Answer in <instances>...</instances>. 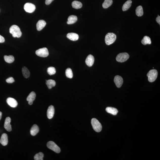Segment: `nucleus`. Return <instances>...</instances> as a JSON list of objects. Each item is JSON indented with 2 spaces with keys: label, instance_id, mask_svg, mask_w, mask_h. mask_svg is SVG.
<instances>
[{
  "label": "nucleus",
  "instance_id": "1",
  "mask_svg": "<svg viewBox=\"0 0 160 160\" xmlns=\"http://www.w3.org/2000/svg\"><path fill=\"white\" fill-rule=\"evenodd\" d=\"M10 32L14 37L19 38L21 36L22 32L20 28L16 25H13L10 27L9 29Z\"/></svg>",
  "mask_w": 160,
  "mask_h": 160
},
{
  "label": "nucleus",
  "instance_id": "2",
  "mask_svg": "<svg viewBox=\"0 0 160 160\" xmlns=\"http://www.w3.org/2000/svg\"><path fill=\"white\" fill-rule=\"evenodd\" d=\"M116 37L115 34L113 33H109L105 36V42L106 44L107 45L113 44L116 39Z\"/></svg>",
  "mask_w": 160,
  "mask_h": 160
},
{
  "label": "nucleus",
  "instance_id": "3",
  "mask_svg": "<svg viewBox=\"0 0 160 160\" xmlns=\"http://www.w3.org/2000/svg\"><path fill=\"white\" fill-rule=\"evenodd\" d=\"M91 123L95 131L97 132H99L101 131L102 126L101 124L97 119L95 118H92L91 120Z\"/></svg>",
  "mask_w": 160,
  "mask_h": 160
},
{
  "label": "nucleus",
  "instance_id": "4",
  "mask_svg": "<svg viewBox=\"0 0 160 160\" xmlns=\"http://www.w3.org/2000/svg\"><path fill=\"white\" fill-rule=\"evenodd\" d=\"M158 72L156 69H152L150 70L148 72L147 76L148 80L149 82L152 83L155 81L157 77Z\"/></svg>",
  "mask_w": 160,
  "mask_h": 160
},
{
  "label": "nucleus",
  "instance_id": "5",
  "mask_svg": "<svg viewBox=\"0 0 160 160\" xmlns=\"http://www.w3.org/2000/svg\"><path fill=\"white\" fill-rule=\"evenodd\" d=\"M35 53L37 56L42 57H47L49 55L48 50L46 47L38 49L36 51Z\"/></svg>",
  "mask_w": 160,
  "mask_h": 160
},
{
  "label": "nucleus",
  "instance_id": "6",
  "mask_svg": "<svg viewBox=\"0 0 160 160\" xmlns=\"http://www.w3.org/2000/svg\"><path fill=\"white\" fill-rule=\"evenodd\" d=\"M129 58V55L127 53H119L116 58V60L119 62H123L127 60Z\"/></svg>",
  "mask_w": 160,
  "mask_h": 160
},
{
  "label": "nucleus",
  "instance_id": "7",
  "mask_svg": "<svg viewBox=\"0 0 160 160\" xmlns=\"http://www.w3.org/2000/svg\"><path fill=\"white\" fill-rule=\"evenodd\" d=\"M47 145L49 149L56 153H59L61 152L60 148L53 141H49L47 143Z\"/></svg>",
  "mask_w": 160,
  "mask_h": 160
},
{
  "label": "nucleus",
  "instance_id": "8",
  "mask_svg": "<svg viewBox=\"0 0 160 160\" xmlns=\"http://www.w3.org/2000/svg\"><path fill=\"white\" fill-rule=\"evenodd\" d=\"M24 9L27 12L31 13L35 11L36 7L33 4L30 3H27L25 4Z\"/></svg>",
  "mask_w": 160,
  "mask_h": 160
},
{
  "label": "nucleus",
  "instance_id": "9",
  "mask_svg": "<svg viewBox=\"0 0 160 160\" xmlns=\"http://www.w3.org/2000/svg\"><path fill=\"white\" fill-rule=\"evenodd\" d=\"M114 81L116 86L118 88L121 87L123 83V79L122 77L119 75L115 76Z\"/></svg>",
  "mask_w": 160,
  "mask_h": 160
},
{
  "label": "nucleus",
  "instance_id": "10",
  "mask_svg": "<svg viewBox=\"0 0 160 160\" xmlns=\"http://www.w3.org/2000/svg\"><path fill=\"white\" fill-rule=\"evenodd\" d=\"M11 122V118L10 117H7L4 122V127L7 131L10 132L12 131L11 125L10 124Z\"/></svg>",
  "mask_w": 160,
  "mask_h": 160
},
{
  "label": "nucleus",
  "instance_id": "11",
  "mask_svg": "<svg viewBox=\"0 0 160 160\" xmlns=\"http://www.w3.org/2000/svg\"><path fill=\"white\" fill-rule=\"evenodd\" d=\"M94 58L91 55H89L87 57L86 60V64L88 66L92 67L94 62Z\"/></svg>",
  "mask_w": 160,
  "mask_h": 160
},
{
  "label": "nucleus",
  "instance_id": "12",
  "mask_svg": "<svg viewBox=\"0 0 160 160\" xmlns=\"http://www.w3.org/2000/svg\"><path fill=\"white\" fill-rule=\"evenodd\" d=\"M55 109L53 106H50L48 108L47 111V116L49 119L53 118L54 115Z\"/></svg>",
  "mask_w": 160,
  "mask_h": 160
},
{
  "label": "nucleus",
  "instance_id": "13",
  "mask_svg": "<svg viewBox=\"0 0 160 160\" xmlns=\"http://www.w3.org/2000/svg\"><path fill=\"white\" fill-rule=\"evenodd\" d=\"M7 102L8 105L12 107L15 108L18 105L17 101L14 98H8L7 99Z\"/></svg>",
  "mask_w": 160,
  "mask_h": 160
},
{
  "label": "nucleus",
  "instance_id": "14",
  "mask_svg": "<svg viewBox=\"0 0 160 160\" xmlns=\"http://www.w3.org/2000/svg\"><path fill=\"white\" fill-rule=\"evenodd\" d=\"M0 143L3 146H5L8 144V136L6 134L4 133L1 136Z\"/></svg>",
  "mask_w": 160,
  "mask_h": 160
},
{
  "label": "nucleus",
  "instance_id": "15",
  "mask_svg": "<svg viewBox=\"0 0 160 160\" xmlns=\"http://www.w3.org/2000/svg\"><path fill=\"white\" fill-rule=\"evenodd\" d=\"M67 37L70 40L73 41H76L78 40L79 37L78 34L74 33H69Z\"/></svg>",
  "mask_w": 160,
  "mask_h": 160
},
{
  "label": "nucleus",
  "instance_id": "16",
  "mask_svg": "<svg viewBox=\"0 0 160 160\" xmlns=\"http://www.w3.org/2000/svg\"><path fill=\"white\" fill-rule=\"evenodd\" d=\"M46 22L44 20H39L36 25L37 30L38 31H41L46 26Z\"/></svg>",
  "mask_w": 160,
  "mask_h": 160
},
{
  "label": "nucleus",
  "instance_id": "17",
  "mask_svg": "<svg viewBox=\"0 0 160 160\" xmlns=\"http://www.w3.org/2000/svg\"><path fill=\"white\" fill-rule=\"evenodd\" d=\"M77 20V16L74 15L70 16L68 19L67 23L68 24H71L75 23Z\"/></svg>",
  "mask_w": 160,
  "mask_h": 160
},
{
  "label": "nucleus",
  "instance_id": "18",
  "mask_svg": "<svg viewBox=\"0 0 160 160\" xmlns=\"http://www.w3.org/2000/svg\"><path fill=\"white\" fill-rule=\"evenodd\" d=\"M39 131V127L36 125H34L31 128L30 130V134L32 136L36 135Z\"/></svg>",
  "mask_w": 160,
  "mask_h": 160
},
{
  "label": "nucleus",
  "instance_id": "19",
  "mask_svg": "<svg viewBox=\"0 0 160 160\" xmlns=\"http://www.w3.org/2000/svg\"><path fill=\"white\" fill-rule=\"evenodd\" d=\"M106 111L107 113L111 114L113 115L117 114L118 113V111L114 108L108 107L106 109Z\"/></svg>",
  "mask_w": 160,
  "mask_h": 160
},
{
  "label": "nucleus",
  "instance_id": "20",
  "mask_svg": "<svg viewBox=\"0 0 160 160\" xmlns=\"http://www.w3.org/2000/svg\"><path fill=\"white\" fill-rule=\"evenodd\" d=\"M132 1L131 0H128L127 1L123 4L122 7V10L123 11H126L129 9L131 7Z\"/></svg>",
  "mask_w": 160,
  "mask_h": 160
},
{
  "label": "nucleus",
  "instance_id": "21",
  "mask_svg": "<svg viewBox=\"0 0 160 160\" xmlns=\"http://www.w3.org/2000/svg\"><path fill=\"white\" fill-rule=\"evenodd\" d=\"M22 72L24 77L25 78H27L30 76V72L29 70L26 67H24L22 68Z\"/></svg>",
  "mask_w": 160,
  "mask_h": 160
},
{
  "label": "nucleus",
  "instance_id": "22",
  "mask_svg": "<svg viewBox=\"0 0 160 160\" xmlns=\"http://www.w3.org/2000/svg\"><path fill=\"white\" fill-rule=\"evenodd\" d=\"M72 6L73 8L76 9H79L81 8L83 4L80 1H74L72 3Z\"/></svg>",
  "mask_w": 160,
  "mask_h": 160
},
{
  "label": "nucleus",
  "instance_id": "23",
  "mask_svg": "<svg viewBox=\"0 0 160 160\" xmlns=\"http://www.w3.org/2000/svg\"><path fill=\"white\" fill-rule=\"evenodd\" d=\"M46 83L49 89H51L56 85V82L54 80H46Z\"/></svg>",
  "mask_w": 160,
  "mask_h": 160
},
{
  "label": "nucleus",
  "instance_id": "24",
  "mask_svg": "<svg viewBox=\"0 0 160 160\" xmlns=\"http://www.w3.org/2000/svg\"><path fill=\"white\" fill-rule=\"evenodd\" d=\"M141 42L142 44L144 45L147 44H151L152 43L150 38L147 36H145L143 37Z\"/></svg>",
  "mask_w": 160,
  "mask_h": 160
},
{
  "label": "nucleus",
  "instance_id": "25",
  "mask_svg": "<svg viewBox=\"0 0 160 160\" xmlns=\"http://www.w3.org/2000/svg\"><path fill=\"white\" fill-rule=\"evenodd\" d=\"M136 14L138 16H141L143 14V7L141 6H139L137 7L136 10Z\"/></svg>",
  "mask_w": 160,
  "mask_h": 160
},
{
  "label": "nucleus",
  "instance_id": "26",
  "mask_svg": "<svg viewBox=\"0 0 160 160\" xmlns=\"http://www.w3.org/2000/svg\"><path fill=\"white\" fill-rule=\"evenodd\" d=\"M36 97V94L35 92L32 91L28 95L27 98V101L28 102H33L35 100Z\"/></svg>",
  "mask_w": 160,
  "mask_h": 160
},
{
  "label": "nucleus",
  "instance_id": "27",
  "mask_svg": "<svg viewBox=\"0 0 160 160\" xmlns=\"http://www.w3.org/2000/svg\"><path fill=\"white\" fill-rule=\"evenodd\" d=\"M4 59L5 62L8 63H11L14 62V56L12 55L9 56H4Z\"/></svg>",
  "mask_w": 160,
  "mask_h": 160
},
{
  "label": "nucleus",
  "instance_id": "28",
  "mask_svg": "<svg viewBox=\"0 0 160 160\" xmlns=\"http://www.w3.org/2000/svg\"><path fill=\"white\" fill-rule=\"evenodd\" d=\"M113 3V0H105L102 4V6L104 8H107L110 6Z\"/></svg>",
  "mask_w": 160,
  "mask_h": 160
},
{
  "label": "nucleus",
  "instance_id": "29",
  "mask_svg": "<svg viewBox=\"0 0 160 160\" xmlns=\"http://www.w3.org/2000/svg\"><path fill=\"white\" fill-rule=\"evenodd\" d=\"M66 75L67 77L69 78H72L73 77L72 71L71 69L68 68L66 70Z\"/></svg>",
  "mask_w": 160,
  "mask_h": 160
},
{
  "label": "nucleus",
  "instance_id": "30",
  "mask_svg": "<svg viewBox=\"0 0 160 160\" xmlns=\"http://www.w3.org/2000/svg\"><path fill=\"white\" fill-rule=\"evenodd\" d=\"M43 157L44 154L42 152H40L34 156V159L35 160H43Z\"/></svg>",
  "mask_w": 160,
  "mask_h": 160
},
{
  "label": "nucleus",
  "instance_id": "31",
  "mask_svg": "<svg viewBox=\"0 0 160 160\" xmlns=\"http://www.w3.org/2000/svg\"><path fill=\"white\" fill-rule=\"evenodd\" d=\"M47 72L50 75H53L56 73V69L54 67H50L48 68Z\"/></svg>",
  "mask_w": 160,
  "mask_h": 160
},
{
  "label": "nucleus",
  "instance_id": "32",
  "mask_svg": "<svg viewBox=\"0 0 160 160\" xmlns=\"http://www.w3.org/2000/svg\"><path fill=\"white\" fill-rule=\"evenodd\" d=\"M15 80L14 78L12 77H10L7 78L6 80V82L7 83H12L14 82Z\"/></svg>",
  "mask_w": 160,
  "mask_h": 160
},
{
  "label": "nucleus",
  "instance_id": "33",
  "mask_svg": "<svg viewBox=\"0 0 160 160\" xmlns=\"http://www.w3.org/2000/svg\"><path fill=\"white\" fill-rule=\"evenodd\" d=\"M54 0H46L45 3L46 5H48L50 4Z\"/></svg>",
  "mask_w": 160,
  "mask_h": 160
},
{
  "label": "nucleus",
  "instance_id": "34",
  "mask_svg": "<svg viewBox=\"0 0 160 160\" xmlns=\"http://www.w3.org/2000/svg\"><path fill=\"white\" fill-rule=\"evenodd\" d=\"M4 41H5V40H4V37L0 35V43H4Z\"/></svg>",
  "mask_w": 160,
  "mask_h": 160
},
{
  "label": "nucleus",
  "instance_id": "35",
  "mask_svg": "<svg viewBox=\"0 0 160 160\" xmlns=\"http://www.w3.org/2000/svg\"><path fill=\"white\" fill-rule=\"evenodd\" d=\"M156 21L160 25V16L159 15H158V17L156 18Z\"/></svg>",
  "mask_w": 160,
  "mask_h": 160
},
{
  "label": "nucleus",
  "instance_id": "36",
  "mask_svg": "<svg viewBox=\"0 0 160 160\" xmlns=\"http://www.w3.org/2000/svg\"><path fill=\"white\" fill-rule=\"evenodd\" d=\"M2 113H1V112H0V120L1 119V116H2Z\"/></svg>",
  "mask_w": 160,
  "mask_h": 160
},
{
  "label": "nucleus",
  "instance_id": "37",
  "mask_svg": "<svg viewBox=\"0 0 160 160\" xmlns=\"http://www.w3.org/2000/svg\"><path fill=\"white\" fill-rule=\"evenodd\" d=\"M33 102H28V104L30 105H32L33 104Z\"/></svg>",
  "mask_w": 160,
  "mask_h": 160
}]
</instances>
